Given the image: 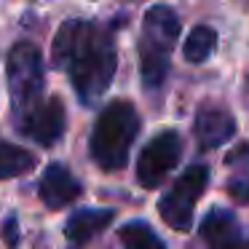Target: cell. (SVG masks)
<instances>
[{"label": "cell", "mask_w": 249, "mask_h": 249, "mask_svg": "<svg viewBox=\"0 0 249 249\" xmlns=\"http://www.w3.org/2000/svg\"><path fill=\"white\" fill-rule=\"evenodd\" d=\"M140 134L137 107L126 99H115L99 113L91 131V158L105 172H118L129 161V150Z\"/></svg>", "instance_id": "2"}, {"label": "cell", "mask_w": 249, "mask_h": 249, "mask_svg": "<svg viewBox=\"0 0 249 249\" xmlns=\"http://www.w3.org/2000/svg\"><path fill=\"white\" fill-rule=\"evenodd\" d=\"M113 217H115L113 209H81L67 220L65 233L72 244H83L91 236H97L99 231H105L113 222Z\"/></svg>", "instance_id": "11"}, {"label": "cell", "mask_w": 249, "mask_h": 249, "mask_svg": "<svg viewBox=\"0 0 249 249\" xmlns=\"http://www.w3.org/2000/svg\"><path fill=\"white\" fill-rule=\"evenodd\" d=\"M193 131L204 150H214V147L233 140V134H236V118L222 107H204L196 115Z\"/></svg>", "instance_id": "9"}, {"label": "cell", "mask_w": 249, "mask_h": 249, "mask_svg": "<svg viewBox=\"0 0 249 249\" xmlns=\"http://www.w3.org/2000/svg\"><path fill=\"white\" fill-rule=\"evenodd\" d=\"M214 46H217V33L212 27H206V24H198V27H193L190 35L185 38L182 54L190 65H201V62H206L214 54Z\"/></svg>", "instance_id": "12"}, {"label": "cell", "mask_w": 249, "mask_h": 249, "mask_svg": "<svg viewBox=\"0 0 249 249\" xmlns=\"http://www.w3.org/2000/svg\"><path fill=\"white\" fill-rule=\"evenodd\" d=\"M51 59L59 70H67L83 105H94L107 91L118 67L113 33L86 19H70L62 24L51 46Z\"/></svg>", "instance_id": "1"}, {"label": "cell", "mask_w": 249, "mask_h": 249, "mask_svg": "<svg viewBox=\"0 0 249 249\" xmlns=\"http://www.w3.org/2000/svg\"><path fill=\"white\" fill-rule=\"evenodd\" d=\"M19 131L35 140L38 145H54L65 134V107L59 97L38 102L24 118H19Z\"/></svg>", "instance_id": "7"}, {"label": "cell", "mask_w": 249, "mask_h": 249, "mask_svg": "<svg viewBox=\"0 0 249 249\" xmlns=\"http://www.w3.org/2000/svg\"><path fill=\"white\" fill-rule=\"evenodd\" d=\"M182 158V140L177 131H161L156 134L140 153L137 161V182L153 190L172 174V169Z\"/></svg>", "instance_id": "6"}, {"label": "cell", "mask_w": 249, "mask_h": 249, "mask_svg": "<svg viewBox=\"0 0 249 249\" xmlns=\"http://www.w3.org/2000/svg\"><path fill=\"white\" fill-rule=\"evenodd\" d=\"M35 166V156L11 142H0V179H11L27 174Z\"/></svg>", "instance_id": "13"}, {"label": "cell", "mask_w": 249, "mask_h": 249, "mask_svg": "<svg viewBox=\"0 0 249 249\" xmlns=\"http://www.w3.org/2000/svg\"><path fill=\"white\" fill-rule=\"evenodd\" d=\"M8 94L17 118H24L43 94V54L35 43H17L6 59Z\"/></svg>", "instance_id": "4"}, {"label": "cell", "mask_w": 249, "mask_h": 249, "mask_svg": "<svg viewBox=\"0 0 249 249\" xmlns=\"http://www.w3.org/2000/svg\"><path fill=\"white\" fill-rule=\"evenodd\" d=\"M201 238L212 249H238L244 241L238 220L225 209H214L204 217V222H201Z\"/></svg>", "instance_id": "10"}, {"label": "cell", "mask_w": 249, "mask_h": 249, "mask_svg": "<svg viewBox=\"0 0 249 249\" xmlns=\"http://www.w3.org/2000/svg\"><path fill=\"white\" fill-rule=\"evenodd\" d=\"M206 182H209V169L204 163H193L161 196V201H158V214L163 217V222L169 228H174V231H188L193 225L196 201L206 190Z\"/></svg>", "instance_id": "5"}, {"label": "cell", "mask_w": 249, "mask_h": 249, "mask_svg": "<svg viewBox=\"0 0 249 249\" xmlns=\"http://www.w3.org/2000/svg\"><path fill=\"white\" fill-rule=\"evenodd\" d=\"M179 38V17L169 6L147 8L140 35V72L147 89L163 86L169 75V56Z\"/></svg>", "instance_id": "3"}, {"label": "cell", "mask_w": 249, "mask_h": 249, "mask_svg": "<svg viewBox=\"0 0 249 249\" xmlns=\"http://www.w3.org/2000/svg\"><path fill=\"white\" fill-rule=\"evenodd\" d=\"M81 193H83L81 182H78L75 174L67 166H62V163L46 166L43 177H40V185H38V196L49 209H62V206L72 204Z\"/></svg>", "instance_id": "8"}, {"label": "cell", "mask_w": 249, "mask_h": 249, "mask_svg": "<svg viewBox=\"0 0 249 249\" xmlns=\"http://www.w3.org/2000/svg\"><path fill=\"white\" fill-rule=\"evenodd\" d=\"M6 241H8V247H17V244H19L17 220H8V225H6Z\"/></svg>", "instance_id": "16"}, {"label": "cell", "mask_w": 249, "mask_h": 249, "mask_svg": "<svg viewBox=\"0 0 249 249\" xmlns=\"http://www.w3.org/2000/svg\"><path fill=\"white\" fill-rule=\"evenodd\" d=\"M228 190L236 201H249V177H233L228 182Z\"/></svg>", "instance_id": "15"}, {"label": "cell", "mask_w": 249, "mask_h": 249, "mask_svg": "<svg viewBox=\"0 0 249 249\" xmlns=\"http://www.w3.org/2000/svg\"><path fill=\"white\" fill-rule=\"evenodd\" d=\"M118 238H121V244H124V249H166L161 238L150 231V225H147V222H140V220L126 222L118 231Z\"/></svg>", "instance_id": "14"}]
</instances>
